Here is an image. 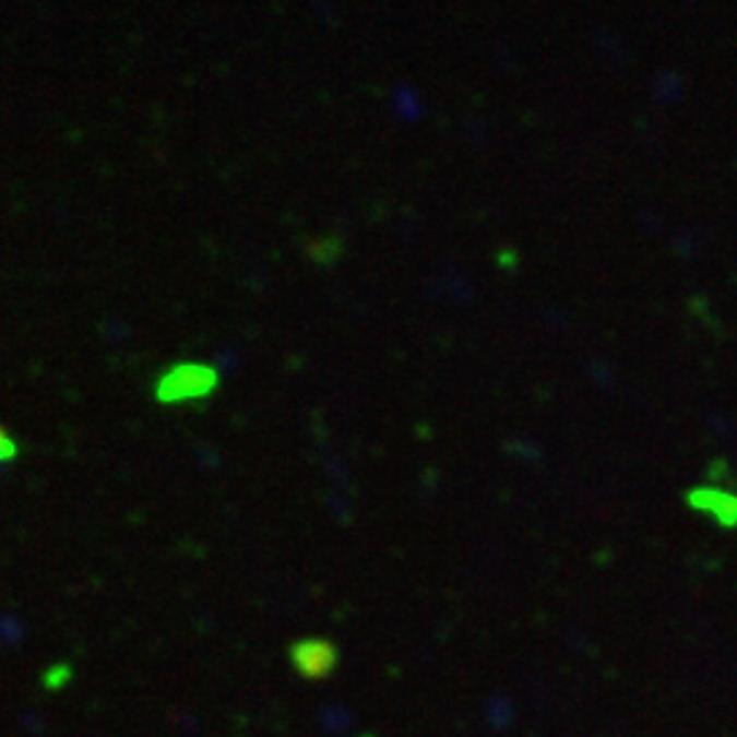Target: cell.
Wrapping results in <instances>:
<instances>
[{
	"label": "cell",
	"mask_w": 737,
	"mask_h": 737,
	"mask_svg": "<svg viewBox=\"0 0 737 737\" xmlns=\"http://www.w3.org/2000/svg\"><path fill=\"white\" fill-rule=\"evenodd\" d=\"M218 385V371L213 366L205 364H180L173 366L162 375L156 385V399L158 402L178 404L186 399H202L207 393L216 391Z\"/></svg>",
	"instance_id": "1"
},
{
	"label": "cell",
	"mask_w": 737,
	"mask_h": 737,
	"mask_svg": "<svg viewBox=\"0 0 737 737\" xmlns=\"http://www.w3.org/2000/svg\"><path fill=\"white\" fill-rule=\"evenodd\" d=\"M20 456V445H16L14 437L0 426V462H11V459Z\"/></svg>",
	"instance_id": "2"
}]
</instances>
